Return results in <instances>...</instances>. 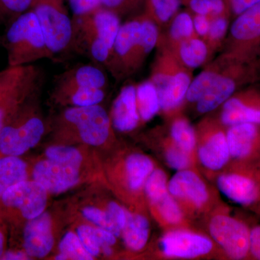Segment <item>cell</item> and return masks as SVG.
I'll return each instance as SVG.
<instances>
[{
    "instance_id": "ba28073f",
    "label": "cell",
    "mask_w": 260,
    "mask_h": 260,
    "mask_svg": "<svg viewBox=\"0 0 260 260\" xmlns=\"http://www.w3.org/2000/svg\"><path fill=\"white\" fill-rule=\"evenodd\" d=\"M32 176L47 191L59 194L79 182L80 168L47 159L36 164Z\"/></svg>"
},
{
    "instance_id": "8fae6325",
    "label": "cell",
    "mask_w": 260,
    "mask_h": 260,
    "mask_svg": "<svg viewBox=\"0 0 260 260\" xmlns=\"http://www.w3.org/2000/svg\"><path fill=\"white\" fill-rule=\"evenodd\" d=\"M54 84V95H56L78 88H104L107 78L96 66L80 65L56 76Z\"/></svg>"
},
{
    "instance_id": "7a4b0ae2",
    "label": "cell",
    "mask_w": 260,
    "mask_h": 260,
    "mask_svg": "<svg viewBox=\"0 0 260 260\" xmlns=\"http://www.w3.org/2000/svg\"><path fill=\"white\" fill-rule=\"evenodd\" d=\"M8 56V66L32 64L53 56L46 43L42 28L34 10L18 17L0 38Z\"/></svg>"
},
{
    "instance_id": "3957f363",
    "label": "cell",
    "mask_w": 260,
    "mask_h": 260,
    "mask_svg": "<svg viewBox=\"0 0 260 260\" xmlns=\"http://www.w3.org/2000/svg\"><path fill=\"white\" fill-rule=\"evenodd\" d=\"M28 100L0 132V157H20L42 139L44 123L28 107Z\"/></svg>"
},
{
    "instance_id": "d4e9b609",
    "label": "cell",
    "mask_w": 260,
    "mask_h": 260,
    "mask_svg": "<svg viewBox=\"0 0 260 260\" xmlns=\"http://www.w3.org/2000/svg\"><path fill=\"white\" fill-rule=\"evenodd\" d=\"M145 189L149 200L158 211L167 208L174 200L169 194L167 175L160 169L153 171L150 174L145 181Z\"/></svg>"
},
{
    "instance_id": "30bf717a",
    "label": "cell",
    "mask_w": 260,
    "mask_h": 260,
    "mask_svg": "<svg viewBox=\"0 0 260 260\" xmlns=\"http://www.w3.org/2000/svg\"><path fill=\"white\" fill-rule=\"evenodd\" d=\"M54 243L49 213H43L28 220L24 227L23 248L30 257L43 258L47 256Z\"/></svg>"
},
{
    "instance_id": "f546056e",
    "label": "cell",
    "mask_w": 260,
    "mask_h": 260,
    "mask_svg": "<svg viewBox=\"0 0 260 260\" xmlns=\"http://www.w3.org/2000/svg\"><path fill=\"white\" fill-rule=\"evenodd\" d=\"M54 96L59 102L65 101L73 107H85L99 105L104 100L105 93L104 88H81Z\"/></svg>"
},
{
    "instance_id": "7c38bea8",
    "label": "cell",
    "mask_w": 260,
    "mask_h": 260,
    "mask_svg": "<svg viewBox=\"0 0 260 260\" xmlns=\"http://www.w3.org/2000/svg\"><path fill=\"white\" fill-rule=\"evenodd\" d=\"M168 189L173 197L188 200L197 207L203 206L208 200L204 182L191 171L177 172L169 181Z\"/></svg>"
},
{
    "instance_id": "7402d4cb",
    "label": "cell",
    "mask_w": 260,
    "mask_h": 260,
    "mask_svg": "<svg viewBox=\"0 0 260 260\" xmlns=\"http://www.w3.org/2000/svg\"><path fill=\"white\" fill-rule=\"evenodd\" d=\"M121 232L126 246L132 250L140 251L148 242L150 224L143 215L126 211V222Z\"/></svg>"
},
{
    "instance_id": "83f0119b",
    "label": "cell",
    "mask_w": 260,
    "mask_h": 260,
    "mask_svg": "<svg viewBox=\"0 0 260 260\" xmlns=\"http://www.w3.org/2000/svg\"><path fill=\"white\" fill-rule=\"evenodd\" d=\"M222 121L230 126L244 123L260 124V110L246 107L239 99H232L224 105Z\"/></svg>"
},
{
    "instance_id": "e0dca14e",
    "label": "cell",
    "mask_w": 260,
    "mask_h": 260,
    "mask_svg": "<svg viewBox=\"0 0 260 260\" xmlns=\"http://www.w3.org/2000/svg\"><path fill=\"white\" fill-rule=\"evenodd\" d=\"M43 83L42 73L29 80L9 97L0 103V132L21 109L25 103L37 93Z\"/></svg>"
},
{
    "instance_id": "2e32d148",
    "label": "cell",
    "mask_w": 260,
    "mask_h": 260,
    "mask_svg": "<svg viewBox=\"0 0 260 260\" xmlns=\"http://www.w3.org/2000/svg\"><path fill=\"white\" fill-rule=\"evenodd\" d=\"M141 37L142 21L133 20L124 24L120 26L116 36L112 53H115L127 63H133L135 52L145 54L140 46Z\"/></svg>"
},
{
    "instance_id": "f35d334b",
    "label": "cell",
    "mask_w": 260,
    "mask_h": 260,
    "mask_svg": "<svg viewBox=\"0 0 260 260\" xmlns=\"http://www.w3.org/2000/svg\"><path fill=\"white\" fill-rule=\"evenodd\" d=\"M155 15L161 21H167L177 11L180 0H150Z\"/></svg>"
},
{
    "instance_id": "9a60e30c",
    "label": "cell",
    "mask_w": 260,
    "mask_h": 260,
    "mask_svg": "<svg viewBox=\"0 0 260 260\" xmlns=\"http://www.w3.org/2000/svg\"><path fill=\"white\" fill-rule=\"evenodd\" d=\"M219 190L238 204L247 205L254 203L258 196L255 183L249 178L239 174H223L218 179Z\"/></svg>"
},
{
    "instance_id": "f907efd6",
    "label": "cell",
    "mask_w": 260,
    "mask_h": 260,
    "mask_svg": "<svg viewBox=\"0 0 260 260\" xmlns=\"http://www.w3.org/2000/svg\"><path fill=\"white\" fill-rule=\"evenodd\" d=\"M29 257L25 251H7L1 259H28Z\"/></svg>"
},
{
    "instance_id": "c3c4849f",
    "label": "cell",
    "mask_w": 260,
    "mask_h": 260,
    "mask_svg": "<svg viewBox=\"0 0 260 260\" xmlns=\"http://www.w3.org/2000/svg\"><path fill=\"white\" fill-rule=\"evenodd\" d=\"M260 3V0H232L233 10L236 14L240 15L253 5Z\"/></svg>"
},
{
    "instance_id": "d6986e66",
    "label": "cell",
    "mask_w": 260,
    "mask_h": 260,
    "mask_svg": "<svg viewBox=\"0 0 260 260\" xmlns=\"http://www.w3.org/2000/svg\"><path fill=\"white\" fill-rule=\"evenodd\" d=\"M82 245L92 256H97L101 250L106 255L112 254L111 246L116 243V237L112 233L101 228L80 225L77 230Z\"/></svg>"
},
{
    "instance_id": "9c48e42d",
    "label": "cell",
    "mask_w": 260,
    "mask_h": 260,
    "mask_svg": "<svg viewBox=\"0 0 260 260\" xmlns=\"http://www.w3.org/2000/svg\"><path fill=\"white\" fill-rule=\"evenodd\" d=\"M160 246L166 256L186 259L208 254L213 248V243L199 234L174 231L162 238Z\"/></svg>"
},
{
    "instance_id": "ffe728a7",
    "label": "cell",
    "mask_w": 260,
    "mask_h": 260,
    "mask_svg": "<svg viewBox=\"0 0 260 260\" xmlns=\"http://www.w3.org/2000/svg\"><path fill=\"white\" fill-rule=\"evenodd\" d=\"M42 73L32 64L8 66L0 71V103L16 91L23 84Z\"/></svg>"
},
{
    "instance_id": "681fc988",
    "label": "cell",
    "mask_w": 260,
    "mask_h": 260,
    "mask_svg": "<svg viewBox=\"0 0 260 260\" xmlns=\"http://www.w3.org/2000/svg\"><path fill=\"white\" fill-rule=\"evenodd\" d=\"M194 26L200 35H205L209 30V24L205 15H198L194 19Z\"/></svg>"
},
{
    "instance_id": "277c9868",
    "label": "cell",
    "mask_w": 260,
    "mask_h": 260,
    "mask_svg": "<svg viewBox=\"0 0 260 260\" xmlns=\"http://www.w3.org/2000/svg\"><path fill=\"white\" fill-rule=\"evenodd\" d=\"M32 10L53 56L71 47L73 19L70 18L61 0H37Z\"/></svg>"
},
{
    "instance_id": "4fadbf2b",
    "label": "cell",
    "mask_w": 260,
    "mask_h": 260,
    "mask_svg": "<svg viewBox=\"0 0 260 260\" xmlns=\"http://www.w3.org/2000/svg\"><path fill=\"white\" fill-rule=\"evenodd\" d=\"M153 81L160 107L164 110H171L181 104L190 83L189 77L184 73H179L173 77L158 75L154 78Z\"/></svg>"
},
{
    "instance_id": "603a6c76",
    "label": "cell",
    "mask_w": 260,
    "mask_h": 260,
    "mask_svg": "<svg viewBox=\"0 0 260 260\" xmlns=\"http://www.w3.org/2000/svg\"><path fill=\"white\" fill-rule=\"evenodd\" d=\"M235 90V83L230 78L218 75L198 102L200 112H211L227 100Z\"/></svg>"
},
{
    "instance_id": "484cf974",
    "label": "cell",
    "mask_w": 260,
    "mask_h": 260,
    "mask_svg": "<svg viewBox=\"0 0 260 260\" xmlns=\"http://www.w3.org/2000/svg\"><path fill=\"white\" fill-rule=\"evenodd\" d=\"M126 171L130 189L138 190L153 172V164L146 155L140 153L132 154L126 159Z\"/></svg>"
},
{
    "instance_id": "8992f818",
    "label": "cell",
    "mask_w": 260,
    "mask_h": 260,
    "mask_svg": "<svg viewBox=\"0 0 260 260\" xmlns=\"http://www.w3.org/2000/svg\"><path fill=\"white\" fill-rule=\"evenodd\" d=\"M47 204V189L34 180L15 184L5 191L0 200V208L7 210L5 213L18 214L27 220L44 213Z\"/></svg>"
},
{
    "instance_id": "4316f807",
    "label": "cell",
    "mask_w": 260,
    "mask_h": 260,
    "mask_svg": "<svg viewBox=\"0 0 260 260\" xmlns=\"http://www.w3.org/2000/svg\"><path fill=\"white\" fill-rule=\"evenodd\" d=\"M232 32L239 40H249L260 36V3L240 14L233 24Z\"/></svg>"
},
{
    "instance_id": "d590c367",
    "label": "cell",
    "mask_w": 260,
    "mask_h": 260,
    "mask_svg": "<svg viewBox=\"0 0 260 260\" xmlns=\"http://www.w3.org/2000/svg\"><path fill=\"white\" fill-rule=\"evenodd\" d=\"M46 156L49 160L69 164L75 167L80 168L83 156L77 149L71 147L53 146L47 149Z\"/></svg>"
},
{
    "instance_id": "1f68e13d",
    "label": "cell",
    "mask_w": 260,
    "mask_h": 260,
    "mask_svg": "<svg viewBox=\"0 0 260 260\" xmlns=\"http://www.w3.org/2000/svg\"><path fill=\"white\" fill-rule=\"evenodd\" d=\"M59 254L56 259L91 260L93 256L85 250L78 235L69 232L65 234L59 244Z\"/></svg>"
},
{
    "instance_id": "7dc6e473",
    "label": "cell",
    "mask_w": 260,
    "mask_h": 260,
    "mask_svg": "<svg viewBox=\"0 0 260 260\" xmlns=\"http://www.w3.org/2000/svg\"><path fill=\"white\" fill-rule=\"evenodd\" d=\"M227 22L225 19H216L209 27L210 36L214 39H220L225 34Z\"/></svg>"
},
{
    "instance_id": "5bb4252c",
    "label": "cell",
    "mask_w": 260,
    "mask_h": 260,
    "mask_svg": "<svg viewBox=\"0 0 260 260\" xmlns=\"http://www.w3.org/2000/svg\"><path fill=\"white\" fill-rule=\"evenodd\" d=\"M139 121L136 89L133 85L121 90L112 109L113 125L120 132L132 131Z\"/></svg>"
},
{
    "instance_id": "7bdbcfd3",
    "label": "cell",
    "mask_w": 260,
    "mask_h": 260,
    "mask_svg": "<svg viewBox=\"0 0 260 260\" xmlns=\"http://www.w3.org/2000/svg\"><path fill=\"white\" fill-rule=\"evenodd\" d=\"M69 3L74 16L87 14L102 7L101 0H69Z\"/></svg>"
},
{
    "instance_id": "52a82bcc",
    "label": "cell",
    "mask_w": 260,
    "mask_h": 260,
    "mask_svg": "<svg viewBox=\"0 0 260 260\" xmlns=\"http://www.w3.org/2000/svg\"><path fill=\"white\" fill-rule=\"evenodd\" d=\"M209 231L229 257L242 259L247 255L250 232L242 222L226 215H217L210 221Z\"/></svg>"
},
{
    "instance_id": "b9f144b4",
    "label": "cell",
    "mask_w": 260,
    "mask_h": 260,
    "mask_svg": "<svg viewBox=\"0 0 260 260\" xmlns=\"http://www.w3.org/2000/svg\"><path fill=\"white\" fill-rule=\"evenodd\" d=\"M190 8L198 15L219 14L224 9L223 0H190Z\"/></svg>"
},
{
    "instance_id": "bcb514c9",
    "label": "cell",
    "mask_w": 260,
    "mask_h": 260,
    "mask_svg": "<svg viewBox=\"0 0 260 260\" xmlns=\"http://www.w3.org/2000/svg\"><path fill=\"white\" fill-rule=\"evenodd\" d=\"M249 251L254 258L260 259V226L254 228L250 232Z\"/></svg>"
},
{
    "instance_id": "ab89813d",
    "label": "cell",
    "mask_w": 260,
    "mask_h": 260,
    "mask_svg": "<svg viewBox=\"0 0 260 260\" xmlns=\"http://www.w3.org/2000/svg\"><path fill=\"white\" fill-rule=\"evenodd\" d=\"M158 30L153 22L150 20L142 21V37L140 46L145 54L150 52L156 44Z\"/></svg>"
},
{
    "instance_id": "d6a6232c",
    "label": "cell",
    "mask_w": 260,
    "mask_h": 260,
    "mask_svg": "<svg viewBox=\"0 0 260 260\" xmlns=\"http://www.w3.org/2000/svg\"><path fill=\"white\" fill-rule=\"evenodd\" d=\"M172 136L177 146L189 153L194 148L196 138L192 126L184 119H179L173 124Z\"/></svg>"
},
{
    "instance_id": "ee69618b",
    "label": "cell",
    "mask_w": 260,
    "mask_h": 260,
    "mask_svg": "<svg viewBox=\"0 0 260 260\" xmlns=\"http://www.w3.org/2000/svg\"><path fill=\"white\" fill-rule=\"evenodd\" d=\"M140 1L141 0H101L103 8L114 12L117 15L118 13L135 8Z\"/></svg>"
},
{
    "instance_id": "836d02e7",
    "label": "cell",
    "mask_w": 260,
    "mask_h": 260,
    "mask_svg": "<svg viewBox=\"0 0 260 260\" xmlns=\"http://www.w3.org/2000/svg\"><path fill=\"white\" fill-rule=\"evenodd\" d=\"M181 56L186 65L191 68L199 67L207 56V47L198 39L184 43L181 47Z\"/></svg>"
},
{
    "instance_id": "816d5d0a",
    "label": "cell",
    "mask_w": 260,
    "mask_h": 260,
    "mask_svg": "<svg viewBox=\"0 0 260 260\" xmlns=\"http://www.w3.org/2000/svg\"><path fill=\"white\" fill-rule=\"evenodd\" d=\"M5 244H6V235H5L4 229L0 223V259L5 252Z\"/></svg>"
},
{
    "instance_id": "f6af8a7d",
    "label": "cell",
    "mask_w": 260,
    "mask_h": 260,
    "mask_svg": "<svg viewBox=\"0 0 260 260\" xmlns=\"http://www.w3.org/2000/svg\"><path fill=\"white\" fill-rule=\"evenodd\" d=\"M107 211L122 232L126 222V211L114 202H112L108 205Z\"/></svg>"
},
{
    "instance_id": "f1b7e54d",
    "label": "cell",
    "mask_w": 260,
    "mask_h": 260,
    "mask_svg": "<svg viewBox=\"0 0 260 260\" xmlns=\"http://www.w3.org/2000/svg\"><path fill=\"white\" fill-rule=\"evenodd\" d=\"M137 105L140 117L144 121L151 119L160 109L158 93L153 83L146 82L136 90Z\"/></svg>"
},
{
    "instance_id": "8d00e7d4",
    "label": "cell",
    "mask_w": 260,
    "mask_h": 260,
    "mask_svg": "<svg viewBox=\"0 0 260 260\" xmlns=\"http://www.w3.org/2000/svg\"><path fill=\"white\" fill-rule=\"evenodd\" d=\"M218 75L213 73H203L195 78L186 92L189 102H197L201 99L205 90L216 80Z\"/></svg>"
},
{
    "instance_id": "60d3db41",
    "label": "cell",
    "mask_w": 260,
    "mask_h": 260,
    "mask_svg": "<svg viewBox=\"0 0 260 260\" xmlns=\"http://www.w3.org/2000/svg\"><path fill=\"white\" fill-rule=\"evenodd\" d=\"M192 30L193 23L190 16L186 13H181L173 22L171 34L174 39H179L189 37L192 34Z\"/></svg>"
},
{
    "instance_id": "e575fe53",
    "label": "cell",
    "mask_w": 260,
    "mask_h": 260,
    "mask_svg": "<svg viewBox=\"0 0 260 260\" xmlns=\"http://www.w3.org/2000/svg\"><path fill=\"white\" fill-rule=\"evenodd\" d=\"M83 215L87 220L92 222L101 229L112 233L116 237L120 236L121 231L116 225L114 219L107 211H102L94 207H86L83 210Z\"/></svg>"
},
{
    "instance_id": "6da1fadb",
    "label": "cell",
    "mask_w": 260,
    "mask_h": 260,
    "mask_svg": "<svg viewBox=\"0 0 260 260\" xmlns=\"http://www.w3.org/2000/svg\"><path fill=\"white\" fill-rule=\"evenodd\" d=\"M73 24L70 48L98 63L107 62L120 28L119 16L100 7L87 14L75 16Z\"/></svg>"
},
{
    "instance_id": "5b68a950",
    "label": "cell",
    "mask_w": 260,
    "mask_h": 260,
    "mask_svg": "<svg viewBox=\"0 0 260 260\" xmlns=\"http://www.w3.org/2000/svg\"><path fill=\"white\" fill-rule=\"evenodd\" d=\"M61 121L76 132L84 143L93 146L104 144L110 135V118L99 105L69 108L63 113Z\"/></svg>"
},
{
    "instance_id": "74e56055",
    "label": "cell",
    "mask_w": 260,
    "mask_h": 260,
    "mask_svg": "<svg viewBox=\"0 0 260 260\" xmlns=\"http://www.w3.org/2000/svg\"><path fill=\"white\" fill-rule=\"evenodd\" d=\"M188 153L178 146L171 147L166 153L168 165L175 170H184L190 164V158Z\"/></svg>"
},
{
    "instance_id": "4dcf8cb0",
    "label": "cell",
    "mask_w": 260,
    "mask_h": 260,
    "mask_svg": "<svg viewBox=\"0 0 260 260\" xmlns=\"http://www.w3.org/2000/svg\"><path fill=\"white\" fill-rule=\"evenodd\" d=\"M37 0H0V38L18 17L32 10Z\"/></svg>"
},
{
    "instance_id": "ac0fdd59",
    "label": "cell",
    "mask_w": 260,
    "mask_h": 260,
    "mask_svg": "<svg viewBox=\"0 0 260 260\" xmlns=\"http://www.w3.org/2000/svg\"><path fill=\"white\" fill-rule=\"evenodd\" d=\"M198 155L200 162L210 170L222 169L230 158V151L226 137L222 133L213 135L203 146L200 147Z\"/></svg>"
},
{
    "instance_id": "cb8c5ba5",
    "label": "cell",
    "mask_w": 260,
    "mask_h": 260,
    "mask_svg": "<svg viewBox=\"0 0 260 260\" xmlns=\"http://www.w3.org/2000/svg\"><path fill=\"white\" fill-rule=\"evenodd\" d=\"M28 179V166L18 156L0 157V200L15 184Z\"/></svg>"
},
{
    "instance_id": "44dd1931",
    "label": "cell",
    "mask_w": 260,
    "mask_h": 260,
    "mask_svg": "<svg viewBox=\"0 0 260 260\" xmlns=\"http://www.w3.org/2000/svg\"><path fill=\"white\" fill-rule=\"evenodd\" d=\"M256 134V126L251 123L232 126L226 136L231 155L236 158L247 156L252 150Z\"/></svg>"
}]
</instances>
